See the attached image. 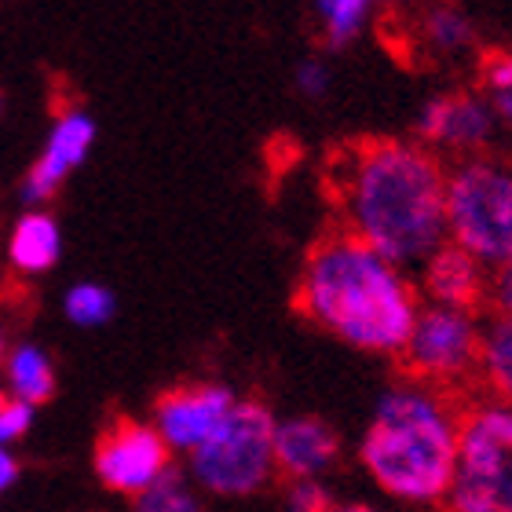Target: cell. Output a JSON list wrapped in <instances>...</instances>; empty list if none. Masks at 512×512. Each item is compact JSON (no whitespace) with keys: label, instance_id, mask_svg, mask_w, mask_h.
Instances as JSON below:
<instances>
[{"label":"cell","instance_id":"cell-15","mask_svg":"<svg viewBox=\"0 0 512 512\" xmlns=\"http://www.w3.org/2000/svg\"><path fill=\"white\" fill-rule=\"evenodd\" d=\"M8 267L22 278H41L59 267L63 260V227L48 209H26L11 224L4 242Z\"/></svg>","mask_w":512,"mask_h":512},{"label":"cell","instance_id":"cell-24","mask_svg":"<svg viewBox=\"0 0 512 512\" xmlns=\"http://www.w3.org/2000/svg\"><path fill=\"white\" fill-rule=\"evenodd\" d=\"M33 414H37V406L8 399L0 410V447H15L19 439H26V432L33 428Z\"/></svg>","mask_w":512,"mask_h":512},{"label":"cell","instance_id":"cell-9","mask_svg":"<svg viewBox=\"0 0 512 512\" xmlns=\"http://www.w3.org/2000/svg\"><path fill=\"white\" fill-rule=\"evenodd\" d=\"M172 454L169 443L161 439V432L150 421H136V417H114L96 439L92 450V469H96L99 483L114 494H125L136 502L139 494L150 491L154 483L172 472Z\"/></svg>","mask_w":512,"mask_h":512},{"label":"cell","instance_id":"cell-31","mask_svg":"<svg viewBox=\"0 0 512 512\" xmlns=\"http://www.w3.org/2000/svg\"><path fill=\"white\" fill-rule=\"evenodd\" d=\"M11 395H8V388H0V410H4V403H8Z\"/></svg>","mask_w":512,"mask_h":512},{"label":"cell","instance_id":"cell-17","mask_svg":"<svg viewBox=\"0 0 512 512\" xmlns=\"http://www.w3.org/2000/svg\"><path fill=\"white\" fill-rule=\"evenodd\" d=\"M487 399L512 406V315L483 319V352H480V381Z\"/></svg>","mask_w":512,"mask_h":512},{"label":"cell","instance_id":"cell-1","mask_svg":"<svg viewBox=\"0 0 512 512\" xmlns=\"http://www.w3.org/2000/svg\"><path fill=\"white\" fill-rule=\"evenodd\" d=\"M447 172L414 136L352 139L326 165V194L341 231L417 271L447 242Z\"/></svg>","mask_w":512,"mask_h":512},{"label":"cell","instance_id":"cell-16","mask_svg":"<svg viewBox=\"0 0 512 512\" xmlns=\"http://www.w3.org/2000/svg\"><path fill=\"white\" fill-rule=\"evenodd\" d=\"M4 388H8V395L19 399V403H30V406L52 403L55 388H59L52 355L44 352L41 344L19 341L11 348L8 363H4Z\"/></svg>","mask_w":512,"mask_h":512},{"label":"cell","instance_id":"cell-3","mask_svg":"<svg viewBox=\"0 0 512 512\" xmlns=\"http://www.w3.org/2000/svg\"><path fill=\"white\" fill-rule=\"evenodd\" d=\"M458 395L399 377L374 403L355 458L384 498L410 509H443L458 465Z\"/></svg>","mask_w":512,"mask_h":512},{"label":"cell","instance_id":"cell-4","mask_svg":"<svg viewBox=\"0 0 512 512\" xmlns=\"http://www.w3.org/2000/svg\"><path fill=\"white\" fill-rule=\"evenodd\" d=\"M275 410L260 399H238L224 425L187 458V476L213 498H253L278 476Z\"/></svg>","mask_w":512,"mask_h":512},{"label":"cell","instance_id":"cell-26","mask_svg":"<svg viewBox=\"0 0 512 512\" xmlns=\"http://www.w3.org/2000/svg\"><path fill=\"white\" fill-rule=\"evenodd\" d=\"M19 458L11 454L8 447H0V494L4 491H11L15 487V480H19Z\"/></svg>","mask_w":512,"mask_h":512},{"label":"cell","instance_id":"cell-13","mask_svg":"<svg viewBox=\"0 0 512 512\" xmlns=\"http://www.w3.org/2000/svg\"><path fill=\"white\" fill-rule=\"evenodd\" d=\"M344 458L341 432L319 414L278 417L275 428V469L282 480H322Z\"/></svg>","mask_w":512,"mask_h":512},{"label":"cell","instance_id":"cell-18","mask_svg":"<svg viewBox=\"0 0 512 512\" xmlns=\"http://www.w3.org/2000/svg\"><path fill=\"white\" fill-rule=\"evenodd\" d=\"M315 4V19L326 48H348L370 30L374 15L381 11L377 0H311Z\"/></svg>","mask_w":512,"mask_h":512},{"label":"cell","instance_id":"cell-8","mask_svg":"<svg viewBox=\"0 0 512 512\" xmlns=\"http://www.w3.org/2000/svg\"><path fill=\"white\" fill-rule=\"evenodd\" d=\"M498 128L502 121L480 88H450V92H436L421 103L414 139L425 143L432 154H439L447 165H458V161L491 154Z\"/></svg>","mask_w":512,"mask_h":512},{"label":"cell","instance_id":"cell-27","mask_svg":"<svg viewBox=\"0 0 512 512\" xmlns=\"http://www.w3.org/2000/svg\"><path fill=\"white\" fill-rule=\"evenodd\" d=\"M381 4V11H392V15H410V11H417L425 0H377Z\"/></svg>","mask_w":512,"mask_h":512},{"label":"cell","instance_id":"cell-2","mask_svg":"<svg viewBox=\"0 0 512 512\" xmlns=\"http://www.w3.org/2000/svg\"><path fill=\"white\" fill-rule=\"evenodd\" d=\"M293 308L333 341L363 355L399 359L425 300L414 271L330 227L311 242L293 286Z\"/></svg>","mask_w":512,"mask_h":512},{"label":"cell","instance_id":"cell-25","mask_svg":"<svg viewBox=\"0 0 512 512\" xmlns=\"http://www.w3.org/2000/svg\"><path fill=\"white\" fill-rule=\"evenodd\" d=\"M491 315H512V260L491 271V297H487Z\"/></svg>","mask_w":512,"mask_h":512},{"label":"cell","instance_id":"cell-23","mask_svg":"<svg viewBox=\"0 0 512 512\" xmlns=\"http://www.w3.org/2000/svg\"><path fill=\"white\" fill-rule=\"evenodd\" d=\"M333 491L322 480H297L286 487V512H330Z\"/></svg>","mask_w":512,"mask_h":512},{"label":"cell","instance_id":"cell-14","mask_svg":"<svg viewBox=\"0 0 512 512\" xmlns=\"http://www.w3.org/2000/svg\"><path fill=\"white\" fill-rule=\"evenodd\" d=\"M410 44L432 63H454L476 48V22L454 0H425L410 11Z\"/></svg>","mask_w":512,"mask_h":512},{"label":"cell","instance_id":"cell-20","mask_svg":"<svg viewBox=\"0 0 512 512\" xmlns=\"http://www.w3.org/2000/svg\"><path fill=\"white\" fill-rule=\"evenodd\" d=\"M136 512H205L202 498L194 491V483L183 476L180 469L165 472L150 491H143L132 502Z\"/></svg>","mask_w":512,"mask_h":512},{"label":"cell","instance_id":"cell-19","mask_svg":"<svg viewBox=\"0 0 512 512\" xmlns=\"http://www.w3.org/2000/svg\"><path fill=\"white\" fill-rule=\"evenodd\" d=\"M63 315L77 330H103L118 315V297L103 282H74L63 293Z\"/></svg>","mask_w":512,"mask_h":512},{"label":"cell","instance_id":"cell-11","mask_svg":"<svg viewBox=\"0 0 512 512\" xmlns=\"http://www.w3.org/2000/svg\"><path fill=\"white\" fill-rule=\"evenodd\" d=\"M235 403H238V395L220 381L176 384V388H165V392L154 399L150 425L158 428L172 454L191 458L194 450L202 447L205 439L224 425V417L231 414Z\"/></svg>","mask_w":512,"mask_h":512},{"label":"cell","instance_id":"cell-29","mask_svg":"<svg viewBox=\"0 0 512 512\" xmlns=\"http://www.w3.org/2000/svg\"><path fill=\"white\" fill-rule=\"evenodd\" d=\"M11 337H8V330H4V322H0V370H4V363H8V355H11Z\"/></svg>","mask_w":512,"mask_h":512},{"label":"cell","instance_id":"cell-5","mask_svg":"<svg viewBox=\"0 0 512 512\" xmlns=\"http://www.w3.org/2000/svg\"><path fill=\"white\" fill-rule=\"evenodd\" d=\"M447 242L480 264L512 260V158L480 154L447 172Z\"/></svg>","mask_w":512,"mask_h":512},{"label":"cell","instance_id":"cell-7","mask_svg":"<svg viewBox=\"0 0 512 512\" xmlns=\"http://www.w3.org/2000/svg\"><path fill=\"white\" fill-rule=\"evenodd\" d=\"M483 319L480 311L436 308L425 304L410 341L399 352V370L417 384L458 395L480 381Z\"/></svg>","mask_w":512,"mask_h":512},{"label":"cell","instance_id":"cell-30","mask_svg":"<svg viewBox=\"0 0 512 512\" xmlns=\"http://www.w3.org/2000/svg\"><path fill=\"white\" fill-rule=\"evenodd\" d=\"M4 114H8V92H4V85H0V121H4Z\"/></svg>","mask_w":512,"mask_h":512},{"label":"cell","instance_id":"cell-10","mask_svg":"<svg viewBox=\"0 0 512 512\" xmlns=\"http://www.w3.org/2000/svg\"><path fill=\"white\" fill-rule=\"evenodd\" d=\"M96 139L99 125L88 107L66 103V107L55 110L41 150H37V158L30 161V169L22 176V202H26V209H44V202H52L55 194L66 187V180L92 158Z\"/></svg>","mask_w":512,"mask_h":512},{"label":"cell","instance_id":"cell-28","mask_svg":"<svg viewBox=\"0 0 512 512\" xmlns=\"http://www.w3.org/2000/svg\"><path fill=\"white\" fill-rule=\"evenodd\" d=\"M330 512H381V509H377L374 502H363V498H348V502H341V498H337Z\"/></svg>","mask_w":512,"mask_h":512},{"label":"cell","instance_id":"cell-12","mask_svg":"<svg viewBox=\"0 0 512 512\" xmlns=\"http://www.w3.org/2000/svg\"><path fill=\"white\" fill-rule=\"evenodd\" d=\"M417 293L425 304L458 311H483L491 297V267L480 264L454 242H443L425 264L414 271Z\"/></svg>","mask_w":512,"mask_h":512},{"label":"cell","instance_id":"cell-6","mask_svg":"<svg viewBox=\"0 0 512 512\" xmlns=\"http://www.w3.org/2000/svg\"><path fill=\"white\" fill-rule=\"evenodd\" d=\"M443 512H512V406L461 403L458 465Z\"/></svg>","mask_w":512,"mask_h":512},{"label":"cell","instance_id":"cell-22","mask_svg":"<svg viewBox=\"0 0 512 512\" xmlns=\"http://www.w3.org/2000/svg\"><path fill=\"white\" fill-rule=\"evenodd\" d=\"M293 85H297V92L304 99H326V92H330L333 85V70L330 63L322 59V55H304L297 66H293Z\"/></svg>","mask_w":512,"mask_h":512},{"label":"cell","instance_id":"cell-21","mask_svg":"<svg viewBox=\"0 0 512 512\" xmlns=\"http://www.w3.org/2000/svg\"><path fill=\"white\" fill-rule=\"evenodd\" d=\"M502 128H512V52H491L480 63V85Z\"/></svg>","mask_w":512,"mask_h":512}]
</instances>
